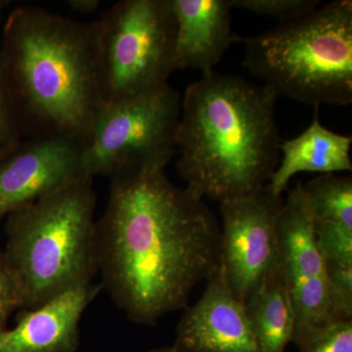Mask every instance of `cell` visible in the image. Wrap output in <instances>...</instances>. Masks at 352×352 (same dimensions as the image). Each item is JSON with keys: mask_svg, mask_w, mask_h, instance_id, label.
I'll list each match as a JSON object with an SVG mask.
<instances>
[{"mask_svg": "<svg viewBox=\"0 0 352 352\" xmlns=\"http://www.w3.org/2000/svg\"><path fill=\"white\" fill-rule=\"evenodd\" d=\"M219 252L217 217L164 170L111 177L107 208L97 221L98 273L129 320L154 326L186 308L194 288L219 267Z\"/></svg>", "mask_w": 352, "mask_h": 352, "instance_id": "6da1fadb", "label": "cell"}, {"mask_svg": "<svg viewBox=\"0 0 352 352\" xmlns=\"http://www.w3.org/2000/svg\"><path fill=\"white\" fill-rule=\"evenodd\" d=\"M0 71L22 138L87 146L103 108L94 22L38 7L14 9L2 29Z\"/></svg>", "mask_w": 352, "mask_h": 352, "instance_id": "7a4b0ae2", "label": "cell"}, {"mask_svg": "<svg viewBox=\"0 0 352 352\" xmlns=\"http://www.w3.org/2000/svg\"><path fill=\"white\" fill-rule=\"evenodd\" d=\"M277 99L265 85L214 71L189 85L175 138L185 188L220 204L266 186L281 157Z\"/></svg>", "mask_w": 352, "mask_h": 352, "instance_id": "3957f363", "label": "cell"}, {"mask_svg": "<svg viewBox=\"0 0 352 352\" xmlns=\"http://www.w3.org/2000/svg\"><path fill=\"white\" fill-rule=\"evenodd\" d=\"M92 183L82 178L7 215L2 252L25 309L92 283L98 273Z\"/></svg>", "mask_w": 352, "mask_h": 352, "instance_id": "277c9868", "label": "cell"}, {"mask_svg": "<svg viewBox=\"0 0 352 352\" xmlns=\"http://www.w3.org/2000/svg\"><path fill=\"white\" fill-rule=\"evenodd\" d=\"M239 41L245 68L278 97L314 107L352 103L351 0H335Z\"/></svg>", "mask_w": 352, "mask_h": 352, "instance_id": "5b68a950", "label": "cell"}, {"mask_svg": "<svg viewBox=\"0 0 352 352\" xmlns=\"http://www.w3.org/2000/svg\"><path fill=\"white\" fill-rule=\"evenodd\" d=\"M94 24L103 107L168 85L175 71L170 0H122Z\"/></svg>", "mask_w": 352, "mask_h": 352, "instance_id": "8992f818", "label": "cell"}, {"mask_svg": "<svg viewBox=\"0 0 352 352\" xmlns=\"http://www.w3.org/2000/svg\"><path fill=\"white\" fill-rule=\"evenodd\" d=\"M180 95L166 85L102 108L83 153L90 177L122 171L164 170L176 152Z\"/></svg>", "mask_w": 352, "mask_h": 352, "instance_id": "52a82bcc", "label": "cell"}, {"mask_svg": "<svg viewBox=\"0 0 352 352\" xmlns=\"http://www.w3.org/2000/svg\"><path fill=\"white\" fill-rule=\"evenodd\" d=\"M277 273L295 312L293 340L303 352L336 318L327 270L302 183L289 190L278 222Z\"/></svg>", "mask_w": 352, "mask_h": 352, "instance_id": "ba28073f", "label": "cell"}, {"mask_svg": "<svg viewBox=\"0 0 352 352\" xmlns=\"http://www.w3.org/2000/svg\"><path fill=\"white\" fill-rule=\"evenodd\" d=\"M282 196L266 185L251 196L220 203L219 267L241 302L277 270L278 222Z\"/></svg>", "mask_w": 352, "mask_h": 352, "instance_id": "9c48e42d", "label": "cell"}, {"mask_svg": "<svg viewBox=\"0 0 352 352\" xmlns=\"http://www.w3.org/2000/svg\"><path fill=\"white\" fill-rule=\"evenodd\" d=\"M83 153L85 146L72 139L21 138L0 156V219L90 177L83 166Z\"/></svg>", "mask_w": 352, "mask_h": 352, "instance_id": "30bf717a", "label": "cell"}, {"mask_svg": "<svg viewBox=\"0 0 352 352\" xmlns=\"http://www.w3.org/2000/svg\"><path fill=\"white\" fill-rule=\"evenodd\" d=\"M203 296L176 328L178 352H259L245 303L227 286L219 265Z\"/></svg>", "mask_w": 352, "mask_h": 352, "instance_id": "8fae6325", "label": "cell"}, {"mask_svg": "<svg viewBox=\"0 0 352 352\" xmlns=\"http://www.w3.org/2000/svg\"><path fill=\"white\" fill-rule=\"evenodd\" d=\"M102 289L101 284L90 283L34 309L22 308L15 327L0 333V352H76L83 312Z\"/></svg>", "mask_w": 352, "mask_h": 352, "instance_id": "7c38bea8", "label": "cell"}, {"mask_svg": "<svg viewBox=\"0 0 352 352\" xmlns=\"http://www.w3.org/2000/svg\"><path fill=\"white\" fill-rule=\"evenodd\" d=\"M175 20V69L206 74L240 38L232 32L228 0H170Z\"/></svg>", "mask_w": 352, "mask_h": 352, "instance_id": "4fadbf2b", "label": "cell"}, {"mask_svg": "<svg viewBox=\"0 0 352 352\" xmlns=\"http://www.w3.org/2000/svg\"><path fill=\"white\" fill-rule=\"evenodd\" d=\"M351 136L322 126L318 118L302 133L280 144L279 164L267 186L282 196L294 176L300 173L321 175L352 170Z\"/></svg>", "mask_w": 352, "mask_h": 352, "instance_id": "5bb4252c", "label": "cell"}, {"mask_svg": "<svg viewBox=\"0 0 352 352\" xmlns=\"http://www.w3.org/2000/svg\"><path fill=\"white\" fill-rule=\"evenodd\" d=\"M245 307L259 352H285L293 340L296 317L277 270L250 296Z\"/></svg>", "mask_w": 352, "mask_h": 352, "instance_id": "9a60e30c", "label": "cell"}, {"mask_svg": "<svg viewBox=\"0 0 352 352\" xmlns=\"http://www.w3.org/2000/svg\"><path fill=\"white\" fill-rule=\"evenodd\" d=\"M314 223H330L352 230V177L321 175L302 184Z\"/></svg>", "mask_w": 352, "mask_h": 352, "instance_id": "2e32d148", "label": "cell"}, {"mask_svg": "<svg viewBox=\"0 0 352 352\" xmlns=\"http://www.w3.org/2000/svg\"><path fill=\"white\" fill-rule=\"evenodd\" d=\"M228 2L231 8L276 18L280 24L303 17L320 6L318 0H228Z\"/></svg>", "mask_w": 352, "mask_h": 352, "instance_id": "e0dca14e", "label": "cell"}, {"mask_svg": "<svg viewBox=\"0 0 352 352\" xmlns=\"http://www.w3.org/2000/svg\"><path fill=\"white\" fill-rule=\"evenodd\" d=\"M329 296L338 321L352 320V264L325 261Z\"/></svg>", "mask_w": 352, "mask_h": 352, "instance_id": "ac0fdd59", "label": "cell"}, {"mask_svg": "<svg viewBox=\"0 0 352 352\" xmlns=\"http://www.w3.org/2000/svg\"><path fill=\"white\" fill-rule=\"evenodd\" d=\"M315 235L325 261L352 264V230L330 223H314Z\"/></svg>", "mask_w": 352, "mask_h": 352, "instance_id": "d6986e66", "label": "cell"}, {"mask_svg": "<svg viewBox=\"0 0 352 352\" xmlns=\"http://www.w3.org/2000/svg\"><path fill=\"white\" fill-rule=\"evenodd\" d=\"M21 138L19 122L0 71V156Z\"/></svg>", "mask_w": 352, "mask_h": 352, "instance_id": "ffe728a7", "label": "cell"}, {"mask_svg": "<svg viewBox=\"0 0 352 352\" xmlns=\"http://www.w3.org/2000/svg\"><path fill=\"white\" fill-rule=\"evenodd\" d=\"M303 352H352V320L333 324Z\"/></svg>", "mask_w": 352, "mask_h": 352, "instance_id": "44dd1931", "label": "cell"}, {"mask_svg": "<svg viewBox=\"0 0 352 352\" xmlns=\"http://www.w3.org/2000/svg\"><path fill=\"white\" fill-rule=\"evenodd\" d=\"M23 308L22 300L14 282L3 252H0V333L7 329V321L15 310Z\"/></svg>", "mask_w": 352, "mask_h": 352, "instance_id": "7402d4cb", "label": "cell"}, {"mask_svg": "<svg viewBox=\"0 0 352 352\" xmlns=\"http://www.w3.org/2000/svg\"><path fill=\"white\" fill-rule=\"evenodd\" d=\"M68 6L78 12L91 14L100 6V1L98 0H69Z\"/></svg>", "mask_w": 352, "mask_h": 352, "instance_id": "603a6c76", "label": "cell"}, {"mask_svg": "<svg viewBox=\"0 0 352 352\" xmlns=\"http://www.w3.org/2000/svg\"><path fill=\"white\" fill-rule=\"evenodd\" d=\"M148 352H178L173 346L159 347Z\"/></svg>", "mask_w": 352, "mask_h": 352, "instance_id": "cb8c5ba5", "label": "cell"}, {"mask_svg": "<svg viewBox=\"0 0 352 352\" xmlns=\"http://www.w3.org/2000/svg\"><path fill=\"white\" fill-rule=\"evenodd\" d=\"M8 1H4V0H0V24H1L2 14H3L4 9L8 6Z\"/></svg>", "mask_w": 352, "mask_h": 352, "instance_id": "d4e9b609", "label": "cell"}]
</instances>
